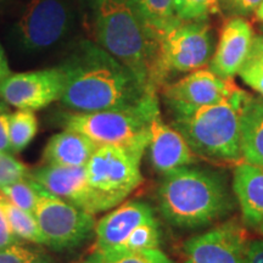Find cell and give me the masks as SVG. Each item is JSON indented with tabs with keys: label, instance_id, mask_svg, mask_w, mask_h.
Wrapping results in <instances>:
<instances>
[{
	"label": "cell",
	"instance_id": "cell-16",
	"mask_svg": "<svg viewBox=\"0 0 263 263\" xmlns=\"http://www.w3.org/2000/svg\"><path fill=\"white\" fill-rule=\"evenodd\" d=\"M153 218V210L145 202L123 203L95 224L97 249L103 252L120 249L138 226Z\"/></svg>",
	"mask_w": 263,
	"mask_h": 263
},
{
	"label": "cell",
	"instance_id": "cell-12",
	"mask_svg": "<svg viewBox=\"0 0 263 263\" xmlns=\"http://www.w3.org/2000/svg\"><path fill=\"white\" fill-rule=\"evenodd\" d=\"M248 246L244 228L230 221L189 239L183 251L185 263H246Z\"/></svg>",
	"mask_w": 263,
	"mask_h": 263
},
{
	"label": "cell",
	"instance_id": "cell-33",
	"mask_svg": "<svg viewBox=\"0 0 263 263\" xmlns=\"http://www.w3.org/2000/svg\"><path fill=\"white\" fill-rule=\"evenodd\" d=\"M246 263H263V240L250 241L246 251Z\"/></svg>",
	"mask_w": 263,
	"mask_h": 263
},
{
	"label": "cell",
	"instance_id": "cell-25",
	"mask_svg": "<svg viewBox=\"0 0 263 263\" xmlns=\"http://www.w3.org/2000/svg\"><path fill=\"white\" fill-rule=\"evenodd\" d=\"M103 255L106 263H173L168 256L159 249L138 250V251L115 249L104 251Z\"/></svg>",
	"mask_w": 263,
	"mask_h": 263
},
{
	"label": "cell",
	"instance_id": "cell-17",
	"mask_svg": "<svg viewBox=\"0 0 263 263\" xmlns=\"http://www.w3.org/2000/svg\"><path fill=\"white\" fill-rule=\"evenodd\" d=\"M233 189L244 221L257 227L263 219V167L241 162L235 167Z\"/></svg>",
	"mask_w": 263,
	"mask_h": 263
},
{
	"label": "cell",
	"instance_id": "cell-11",
	"mask_svg": "<svg viewBox=\"0 0 263 263\" xmlns=\"http://www.w3.org/2000/svg\"><path fill=\"white\" fill-rule=\"evenodd\" d=\"M65 82L61 66L9 74L0 81V99L18 110L37 111L60 100Z\"/></svg>",
	"mask_w": 263,
	"mask_h": 263
},
{
	"label": "cell",
	"instance_id": "cell-2",
	"mask_svg": "<svg viewBox=\"0 0 263 263\" xmlns=\"http://www.w3.org/2000/svg\"><path fill=\"white\" fill-rule=\"evenodd\" d=\"M93 9L98 44L129 68L147 89L157 93L154 76L159 41L127 0H98Z\"/></svg>",
	"mask_w": 263,
	"mask_h": 263
},
{
	"label": "cell",
	"instance_id": "cell-20",
	"mask_svg": "<svg viewBox=\"0 0 263 263\" xmlns=\"http://www.w3.org/2000/svg\"><path fill=\"white\" fill-rule=\"evenodd\" d=\"M157 41L182 20L174 14L172 0H127Z\"/></svg>",
	"mask_w": 263,
	"mask_h": 263
},
{
	"label": "cell",
	"instance_id": "cell-30",
	"mask_svg": "<svg viewBox=\"0 0 263 263\" xmlns=\"http://www.w3.org/2000/svg\"><path fill=\"white\" fill-rule=\"evenodd\" d=\"M263 0H219L221 9L233 16H246L255 12Z\"/></svg>",
	"mask_w": 263,
	"mask_h": 263
},
{
	"label": "cell",
	"instance_id": "cell-21",
	"mask_svg": "<svg viewBox=\"0 0 263 263\" xmlns=\"http://www.w3.org/2000/svg\"><path fill=\"white\" fill-rule=\"evenodd\" d=\"M0 209L3 210L10 228L18 239L27 240L34 244H44L34 216L14 205L2 192H0Z\"/></svg>",
	"mask_w": 263,
	"mask_h": 263
},
{
	"label": "cell",
	"instance_id": "cell-32",
	"mask_svg": "<svg viewBox=\"0 0 263 263\" xmlns=\"http://www.w3.org/2000/svg\"><path fill=\"white\" fill-rule=\"evenodd\" d=\"M9 112L0 108V153H11L9 140Z\"/></svg>",
	"mask_w": 263,
	"mask_h": 263
},
{
	"label": "cell",
	"instance_id": "cell-38",
	"mask_svg": "<svg viewBox=\"0 0 263 263\" xmlns=\"http://www.w3.org/2000/svg\"><path fill=\"white\" fill-rule=\"evenodd\" d=\"M256 228H257V230H258L259 233H261V234H263V219H262L261 222L258 223V224H257V227H256Z\"/></svg>",
	"mask_w": 263,
	"mask_h": 263
},
{
	"label": "cell",
	"instance_id": "cell-23",
	"mask_svg": "<svg viewBox=\"0 0 263 263\" xmlns=\"http://www.w3.org/2000/svg\"><path fill=\"white\" fill-rule=\"evenodd\" d=\"M242 82L263 97V35H254L244 64L238 72Z\"/></svg>",
	"mask_w": 263,
	"mask_h": 263
},
{
	"label": "cell",
	"instance_id": "cell-34",
	"mask_svg": "<svg viewBox=\"0 0 263 263\" xmlns=\"http://www.w3.org/2000/svg\"><path fill=\"white\" fill-rule=\"evenodd\" d=\"M9 74H11V71H10L8 59H6L5 52L3 50L2 45H0V81L4 80Z\"/></svg>",
	"mask_w": 263,
	"mask_h": 263
},
{
	"label": "cell",
	"instance_id": "cell-27",
	"mask_svg": "<svg viewBox=\"0 0 263 263\" xmlns=\"http://www.w3.org/2000/svg\"><path fill=\"white\" fill-rule=\"evenodd\" d=\"M29 174L31 171L25 163L14 159L9 153H0V189L29 178Z\"/></svg>",
	"mask_w": 263,
	"mask_h": 263
},
{
	"label": "cell",
	"instance_id": "cell-36",
	"mask_svg": "<svg viewBox=\"0 0 263 263\" xmlns=\"http://www.w3.org/2000/svg\"><path fill=\"white\" fill-rule=\"evenodd\" d=\"M85 263H106V261H105L103 252L99 251V250L97 249V251H95L93 255H90L89 257H88L87 262H85Z\"/></svg>",
	"mask_w": 263,
	"mask_h": 263
},
{
	"label": "cell",
	"instance_id": "cell-28",
	"mask_svg": "<svg viewBox=\"0 0 263 263\" xmlns=\"http://www.w3.org/2000/svg\"><path fill=\"white\" fill-rule=\"evenodd\" d=\"M221 12L219 0H186L184 6L182 21H193V20H207L211 15Z\"/></svg>",
	"mask_w": 263,
	"mask_h": 263
},
{
	"label": "cell",
	"instance_id": "cell-4",
	"mask_svg": "<svg viewBox=\"0 0 263 263\" xmlns=\"http://www.w3.org/2000/svg\"><path fill=\"white\" fill-rule=\"evenodd\" d=\"M250 97L239 88L232 97L206 105L185 116L173 117L176 128L194 153L212 160L241 159V116Z\"/></svg>",
	"mask_w": 263,
	"mask_h": 263
},
{
	"label": "cell",
	"instance_id": "cell-6",
	"mask_svg": "<svg viewBox=\"0 0 263 263\" xmlns=\"http://www.w3.org/2000/svg\"><path fill=\"white\" fill-rule=\"evenodd\" d=\"M140 161L121 147H97L87 163L93 215L117 206L140 185Z\"/></svg>",
	"mask_w": 263,
	"mask_h": 263
},
{
	"label": "cell",
	"instance_id": "cell-9",
	"mask_svg": "<svg viewBox=\"0 0 263 263\" xmlns=\"http://www.w3.org/2000/svg\"><path fill=\"white\" fill-rule=\"evenodd\" d=\"M72 21L66 0H31L17 22L20 43L28 51L48 50L67 35Z\"/></svg>",
	"mask_w": 263,
	"mask_h": 263
},
{
	"label": "cell",
	"instance_id": "cell-7",
	"mask_svg": "<svg viewBox=\"0 0 263 263\" xmlns=\"http://www.w3.org/2000/svg\"><path fill=\"white\" fill-rule=\"evenodd\" d=\"M212 55V28L206 20L180 21L160 38L154 87L159 90L170 74L203 68Z\"/></svg>",
	"mask_w": 263,
	"mask_h": 263
},
{
	"label": "cell",
	"instance_id": "cell-31",
	"mask_svg": "<svg viewBox=\"0 0 263 263\" xmlns=\"http://www.w3.org/2000/svg\"><path fill=\"white\" fill-rule=\"evenodd\" d=\"M18 238L15 235L10 228L8 221H6L3 210L0 209V249L6 248V246L17 244Z\"/></svg>",
	"mask_w": 263,
	"mask_h": 263
},
{
	"label": "cell",
	"instance_id": "cell-3",
	"mask_svg": "<svg viewBox=\"0 0 263 263\" xmlns=\"http://www.w3.org/2000/svg\"><path fill=\"white\" fill-rule=\"evenodd\" d=\"M159 206L171 224L193 229L211 224L228 213L233 203L218 174L184 166L164 174L159 189Z\"/></svg>",
	"mask_w": 263,
	"mask_h": 263
},
{
	"label": "cell",
	"instance_id": "cell-1",
	"mask_svg": "<svg viewBox=\"0 0 263 263\" xmlns=\"http://www.w3.org/2000/svg\"><path fill=\"white\" fill-rule=\"evenodd\" d=\"M65 72L61 103L74 112L134 106L156 94L97 43L82 41L60 65Z\"/></svg>",
	"mask_w": 263,
	"mask_h": 263
},
{
	"label": "cell",
	"instance_id": "cell-15",
	"mask_svg": "<svg viewBox=\"0 0 263 263\" xmlns=\"http://www.w3.org/2000/svg\"><path fill=\"white\" fill-rule=\"evenodd\" d=\"M149 143L150 161L157 172L167 174L180 167L194 163L195 155L184 137L176 128L162 121L161 114H156L151 121Z\"/></svg>",
	"mask_w": 263,
	"mask_h": 263
},
{
	"label": "cell",
	"instance_id": "cell-26",
	"mask_svg": "<svg viewBox=\"0 0 263 263\" xmlns=\"http://www.w3.org/2000/svg\"><path fill=\"white\" fill-rule=\"evenodd\" d=\"M160 240L161 235L159 224H157L156 219L153 218L138 226L120 249L133 250V251L159 249Z\"/></svg>",
	"mask_w": 263,
	"mask_h": 263
},
{
	"label": "cell",
	"instance_id": "cell-8",
	"mask_svg": "<svg viewBox=\"0 0 263 263\" xmlns=\"http://www.w3.org/2000/svg\"><path fill=\"white\" fill-rule=\"evenodd\" d=\"M44 245L57 251L83 244L95 229L94 215L44 192L33 212Z\"/></svg>",
	"mask_w": 263,
	"mask_h": 263
},
{
	"label": "cell",
	"instance_id": "cell-24",
	"mask_svg": "<svg viewBox=\"0 0 263 263\" xmlns=\"http://www.w3.org/2000/svg\"><path fill=\"white\" fill-rule=\"evenodd\" d=\"M0 192L14 205L33 215L39 197L45 190L29 177V178L4 186L0 189Z\"/></svg>",
	"mask_w": 263,
	"mask_h": 263
},
{
	"label": "cell",
	"instance_id": "cell-35",
	"mask_svg": "<svg viewBox=\"0 0 263 263\" xmlns=\"http://www.w3.org/2000/svg\"><path fill=\"white\" fill-rule=\"evenodd\" d=\"M185 2H186V0H172V5H173L174 14H176V16H177V17H178L179 20L182 18L184 6H185Z\"/></svg>",
	"mask_w": 263,
	"mask_h": 263
},
{
	"label": "cell",
	"instance_id": "cell-14",
	"mask_svg": "<svg viewBox=\"0 0 263 263\" xmlns=\"http://www.w3.org/2000/svg\"><path fill=\"white\" fill-rule=\"evenodd\" d=\"M254 39L249 21L234 16L223 26L218 45L210 61V70L219 77L232 80L244 64Z\"/></svg>",
	"mask_w": 263,
	"mask_h": 263
},
{
	"label": "cell",
	"instance_id": "cell-10",
	"mask_svg": "<svg viewBox=\"0 0 263 263\" xmlns=\"http://www.w3.org/2000/svg\"><path fill=\"white\" fill-rule=\"evenodd\" d=\"M162 89L164 103L172 111L173 117H178L226 100L239 88L232 80L219 77L211 70L200 68L179 81L164 84Z\"/></svg>",
	"mask_w": 263,
	"mask_h": 263
},
{
	"label": "cell",
	"instance_id": "cell-22",
	"mask_svg": "<svg viewBox=\"0 0 263 263\" xmlns=\"http://www.w3.org/2000/svg\"><path fill=\"white\" fill-rule=\"evenodd\" d=\"M38 132V120L31 110H17L9 115V140L11 153L18 154L27 147Z\"/></svg>",
	"mask_w": 263,
	"mask_h": 263
},
{
	"label": "cell",
	"instance_id": "cell-13",
	"mask_svg": "<svg viewBox=\"0 0 263 263\" xmlns=\"http://www.w3.org/2000/svg\"><path fill=\"white\" fill-rule=\"evenodd\" d=\"M29 177L45 192L93 215L87 166L45 164L32 171Z\"/></svg>",
	"mask_w": 263,
	"mask_h": 263
},
{
	"label": "cell",
	"instance_id": "cell-37",
	"mask_svg": "<svg viewBox=\"0 0 263 263\" xmlns=\"http://www.w3.org/2000/svg\"><path fill=\"white\" fill-rule=\"evenodd\" d=\"M255 16L258 21L263 22V2L259 4V6L257 8V10L255 11Z\"/></svg>",
	"mask_w": 263,
	"mask_h": 263
},
{
	"label": "cell",
	"instance_id": "cell-19",
	"mask_svg": "<svg viewBox=\"0 0 263 263\" xmlns=\"http://www.w3.org/2000/svg\"><path fill=\"white\" fill-rule=\"evenodd\" d=\"M241 156L263 167V97L250 95L241 116Z\"/></svg>",
	"mask_w": 263,
	"mask_h": 263
},
{
	"label": "cell",
	"instance_id": "cell-18",
	"mask_svg": "<svg viewBox=\"0 0 263 263\" xmlns=\"http://www.w3.org/2000/svg\"><path fill=\"white\" fill-rule=\"evenodd\" d=\"M97 147L84 134L65 129L49 139L43 151V162L59 166H87Z\"/></svg>",
	"mask_w": 263,
	"mask_h": 263
},
{
	"label": "cell",
	"instance_id": "cell-39",
	"mask_svg": "<svg viewBox=\"0 0 263 263\" xmlns=\"http://www.w3.org/2000/svg\"><path fill=\"white\" fill-rule=\"evenodd\" d=\"M85 2H87V3H88V4H89V5H91V6H94V5H95V3H97V2H98V0H85Z\"/></svg>",
	"mask_w": 263,
	"mask_h": 263
},
{
	"label": "cell",
	"instance_id": "cell-40",
	"mask_svg": "<svg viewBox=\"0 0 263 263\" xmlns=\"http://www.w3.org/2000/svg\"><path fill=\"white\" fill-rule=\"evenodd\" d=\"M35 263H37V262H35Z\"/></svg>",
	"mask_w": 263,
	"mask_h": 263
},
{
	"label": "cell",
	"instance_id": "cell-29",
	"mask_svg": "<svg viewBox=\"0 0 263 263\" xmlns=\"http://www.w3.org/2000/svg\"><path fill=\"white\" fill-rule=\"evenodd\" d=\"M39 255L22 245H10L0 249V263H35Z\"/></svg>",
	"mask_w": 263,
	"mask_h": 263
},
{
	"label": "cell",
	"instance_id": "cell-5",
	"mask_svg": "<svg viewBox=\"0 0 263 263\" xmlns=\"http://www.w3.org/2000/svg\"><path fill=\"white\" fill-rule=\"evenodd\" d=\"M160 112L156 94L134 106L98 112H65L60 118L65 129L80 132L97 146L112 145L143 159L151 137V121Z\"/></svg>",
	"mask_w": 263,
	"mask_h": 263
}]
</instances>
